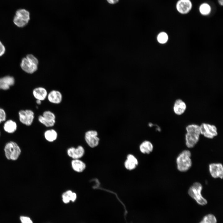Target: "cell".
<instances>
[{
	"label": "cell",
	"instance_id": "5",
	"mask_svg": "<svg viewBox=\"0 0 223 223\" xmlns=\"http://www.w3.org/2000/svg\"><path fill=\"white\" fill-rule=\"evenodd\" d=\"M4 151L7 158L9 160H17L20 155L21 149L15 142L11 141L7 143L5 146Z\"/></svg>",
	"mask_w": 223,
	"mask_h": 223
},
{
	"label": "cell",
	"instance_id": "9",
	"mask_svg": "<svg viewBox=\"0 0 223 223\" xmlns=\"http://www.w3.org/2000/svg\"><path fill=\"white\" fill-rule=\"evenodd\" d=\"M85 140L88 145L91 148L97 146L99 144V138L98 133L95 130H89L85 134Z\"/></svg>",
	"mask_w": 223,
	"mask_h": 223
},
{
	"label": "cell",
	"instance_id": "19",
	"mask_svg": "<svg viewBox=\"0 0 223 223\" xmlns=\"http://www.w3.org/2000/svg\"><path fill=\"white\" fill-rule=\"evenodd\" d=\"M71 166L73 170L78 173L82 172L86 168L85 164L79 159H73L71 162Z\"/></svg>",
	"mask_w": 223,
	"mask_h": 223
},
{
	"label": "cell",
	"instance_id": "12",
	"mask_svg": "<svg viewBox=\"0 0 223 223\" xmlns=\"http://www.w3.org/2000/svg\"><path fill=\"white\" fill-rule=\"evenodd\" d=\"M209 170L211 176L214 178H223V168L221 163H212L209 165Z\"/></svg>",
	"mask_w": 223,
	"mask_h": 223
},
{
	"label": "cell",
	"instance_id": "10",
	"mask_svg": "<svg viewBox=\"0 0 223 223\" xmlns=\"http://www.w3.org/2000/svg\"><path fill=\"white\" fill-rule=\"evenodd\" d=\"M192 7V3L190 0H178L176 5L177 12L182 15L186 14L190 12Z\"/></svg>",
	"mask_w": 223,
	"mask_h": 223
},
{
	"label": "cell",
	"instance_id": "14",
	"mask_svg": "<svg viewBox=\"0 0 223 223\" xmlns=\"http://www.w3.org/2000/svg\"><path fill=\"white\" fill-rule=\"evenodd\" d=\"M47 98L49 101L54 104H59L62 101L63 96L59 91L53 90L48 94Z\"/></svg>",
	"mask_w": 223,
	"mask_h": 223
},
{
	"label": "cell",
	"instance_id": "3",
	"mask_svg": "<svg viewBox=\"0 0 223 223\" xmlns=\"http://www.w3.org/2000/svg\"><path fill=\"white\" fill-rule=\"evenodd\" d=\"M191 154L188 150H185L181 152L176 159L178 169L181 172H185L191 167L192 162L190 158Z\"/></svg>",
	"mask_w": 223,
	"mask_h": 223
},
{
	"label": "cell",
	"instance_id": "29",
	"mask_svg": "<svg viewBox=\"0 0 223 223\" xmlns=\"http://www.w3.org/2000/svg\"><path fill=\"white\" fill-rule=\"evenodd\" d=\"M5 46L0 41V57L2 56L5 53Z\"/></svg>",
	"mask_w": 223,
	"mask_h": 223
},
{
	"label": "cell",
	"instance_id": "7",
	"mask_svg": "<svg viewBox=\"0 0 223 223\" xmlns=\"http://www.w3.org/2000/svg\"><path fill=\"white\" fill-rule=\"evenodd\" d=\"M200 127L201 134L207 138H213L218 134L217 128L214 125L203 123Z\"/></svg>",
	"mask_w": 223,
	"mask_h": 223
},
{
	"label": "cell",
	"instance_id": "25",
	"mask_svg": "<svg viewBox=\"0 0 223 223\" xmlns=\"http://www.w3.org/2000/svg\"><path fill=\"white\" fill-rule=\"evenodd\" d=\"M206 223H216L217 220L215 216L212 214H209L206 215L203 220Z\"/></svg>",
	"mask_w": 223,
	"mask_h": 223
},
{
	"label": "cell",
	"instance_id": "2",
	"mask_svg": "<svg viewBox=\"0 0 223 223\" xmlns=\"http://www.w3.org/2000/svg\"><path fill=\"white\" fill-rule=\"evenodd\" d=\"M38 63L36 57L32 54H28L22 59L20 65L25 72L32 74L37 70Z\"/></svg>",
	"mask_w": 223,
	"mask_h": 223
},
{
	"label": "cell",
	"instance_id": "26",
	"mask_svg": "<svg viewBox=\"0 0 223 223\" xmlns=\"http://www.w3.org/2000/svg\"><path fill=\"white\" fill-rule=\"evenodd\" d=\"M168 36L165 32L160 33L157 37L158 42L161 44H164L168 40Z\"/></svg>",
	"mask_w": 223,
	"mask_h": 223
},
{
	"label": "cell",
	"instance_id": "21",
	"mask_svg": "<svg viewBox=\"0 0 223 223\" xmlns=\"http://www.w3.org/2000/svg\"><path fill=\"white\" fill-rule=\"evenodd\" d=\"M153 146L150 141L146 140L140 145L139 149L141 152L143 154H149L153 150Z\"/></svg>",
	"mask_w": 223,
	"mask_h": 223
},
{
	"label": "cell",
	"instance_id": "28",
	"mask_svg": "<svg viewBox=\"0 0 223 223\" xmlns=\"http://www.w3.org/2000/svg\"><path fill=\"white\" fill-rule=\"evenodd\" d=\"M6 115L5 111L2 108H0V123L5 120Z\"/></svg>",
	"mask_w": 223,
	"mask_h": 223
},
{
	"label": "cell",
	"instance_id": "17",
	"mask_svg": "<svg viewBox=\"0 0 223 223\" xmlns=\"http://www.w3.org/2000/svg\"><path fill=\"white\" fill-rule=\"evenodd\" d=\"M33 95L37 99L42 101L47 97L48 92L44 87H39L35 88L33 90Z\"/></svg>",
	"mask_w": 223,
	"mask_h": 223
},
{
	"label": "cell",
	"instance_id": "33",
	"mask_svg": "<svg viewBox=\"0 0 223 223\" xmlns=\"http://www.w3.org/2000/svg\"><path fill=\"white\" fill-rule=\"evenodd\" d=\"M199 223H206L203 220H202Z\"/></svg>",
	"mask_w": 223,
	"mask_h": 223
},
{
	"label": "cell",
	"instance_id": "20",
	"mask_svg": "<svg viewBox=\"0 0 223 223\" xmlns=\"http://www.w3.org/2000/svg\"><path fill=\"white\" fill-rule=\"evenodd\" d=\"M77 197L76 194L70 190L66 191L62 195V200L65 203H68L70 201L74 202Z\"/></svg>",
	"mask_w": 223,
	"mask_h": 223
},
{
	"label": "cell",
	"instance_id": "22",
	"mask_svg": "<svg viewBox=\"0 0 223 223\" xmlns=\"http://www.w3.org/2000/svg\"><path fill=\"white\" fill-rule=\"evenodd\" d=\"M17 127V125L15 122L11 120L7 121L3 126L5 131L9 133L14 132L16 130Z\"/></svg>",
	"mask_w": 223,
	"mask_h": 223
},
{
	"label": "cell",
	"instance_id": "11",
	"mask_svg": "<svg viewBox=\"0 0 223 223\" xmlns=\"http://www.w3.org/2000/svg\"><path fill=\"white\" fill-rule=\"evenodd\" d=\"M19 120L23 124L30 126L34 119V113L30 110H21L19 112Z\"/></svg>",
	"mask_w": 223,
	"mask_h": 223
},
{
	"label": "cell",
	"instance_id": "34",
	"mask_svg": "<svg viewBox=\"0 0 223 223\" xmlns=\"http://www.w3.org/2000/svg\"></svg>",
	"mask_w": 223,
	"mask_h": 223
},
{
	"label": "cell",
	"instance_id": "18",
	"mask_svg": "<svg viewBox=\"0 0 223 223\" xmlns=\"http://www.w3.org/2000/svg\"><path fill=\"white\" fill-rule=\"evenodd\" d=\"M138 163L137 158L133 155L129 154L127 155L125 162V166L127 169L131 170L136 168Z\"/></svg>",
	"mask_w": 223,
	"mask_h": 223
},
{
	"label": "cell",
	"instance_id": "27",
	"mask_svg": "<svg viewBox=\"0 0 223 223\" xmlns=\"http://www.w3.org/2000/svg\"><path fill=\"white\" fill-rule=\"evenodd\" d=\"M20 220L21 223H33L32 221L28 216H21Z\"/></svg>",
	"mask_w": 223,
	"mask_h": 223
},
{
	"label": "cell",
	"instance_id": "1",
	"mask_svg": "<svg viewBox=\"0 0 223 223\" xmlns=\"http://www.w3.org/2000/svg\"><path fill=\"white\" fill-rule=\"evenodd\" d=\"M186 144L188 148H192L197 143L201 134L200 125L191 124L186 127Z\"/></svg>",
	"mask_w": 223,
	"mask_h": 223
},
{
	"label": "cell",
	"instance_id": "23",
	"mask_svg": "<svg viewBox=\"0 0 223 223\" xmlns=\"http://www.w3.org/2000/svg\"><path fill=\"white\" fill-rule=\"evenodd\" d=\"M45 139L48 142H52L57 139L58 133L55 129H51L46 130L44 133Z\"/></svg>",
	"mask_w": 223,
	"mask_h": 223
},
{
	"label": "cell",
	"instance_id": "16",
	"mask_svg": "<svg viewBox=\"0 0 223 223\" xmlns=\"http://www.w3.org/2000/svg\"><path fill=\"white\" fill-rule=\"evenodd\" d=\"M15 83L14 77L7 76L0 78V89L7 90Z\"/></svg>",
	"mask_w": 223,
	"mask_h": 223
},
{
	"label": "cell",
	"instance_id": "8",
	"mask_svg": "<svg viewBox=\"0 0 223 223\" xmlns=\"http://www.w3.org/2000/svg\"><path fill=\"white\" fill-rule=\"evenodd\" d=\"M56 116L52 112L50 111H44L42 115L38 117L39 121L47 127L53 126L55 124Z\"/></svg>",
	"mask_w": 223,
	"mask_h": 223
},
{
	"label": "cell",
	"instance_id": "15",
	"mask_svg": "<svg viewBox=\"0 0 223 223\" xmlns=\"http://www.w3.org/2000/svg\"><path fill=\"white\" fill-rule=\"evenodd\" d=\"M186 109V105L185 103L180 99H177L175 102L173 107V110L174 113L177 115L183 114Z\"/></svg>",
	"mask_w": 223,
	"mask_h": 223
},
{
	"label": "cell",
	"instance_id": "31",
	"mask_svg": "<svg viewBox=\"0 0 223 223\" xmlns=\"http://www.w3.org/2000/svg\"><path fill=\"white\" fill-rule=\"evenodd\" d=\"M218 2L219 4L221 6H222L223 5V0H218Z\"/></svg>",
	"mask_w": 223,
	"mask_h": 223
},
{
	"label": "cell",
	"instance_id": "32",
	"mask_svg": "<svg viewBox=\"0 0 223 223\" xmlns=\"http://www.w3.org/2000/svg\"><path fill=\"white\" fill-rule=\"evenodd\" d=\"M41 102L42 101L40 100H36V103L38 104H40L41 103Z\"/></svg>",
	"mask_w": 223,
	"mask_h": 223
},
{
	"label": "cell",
	"instance_id": "6",
	"mask_svg": "<svg viewBox=\"0 0 223 223\" xmlns=\"http://www.w3.org/2000/svg\"><path fill=\"white\" fill-rule=\"evenodd\" d=\"M30 13L27 10L20 9L15 12L13 21L14 24L19 27H23L28 23L30 19Z\"/></svg>",
	"mask_w": 223,
	"mask_h": 223
},
{
	"label": "cell",
	"instance_id": "4",
	"mask_svg": "<svg viewBox=\"0 0 223 223\" xmlns=\"http://www.w3.org/2000/svg\"><path fill=\"white\" fill-rule=\"evenodd\" d=\"M201 184L198 182L194 183L188 190L189 195L200 205H204L207 203V200L201 195L202 189Z\"/></svg>",
	"mask_w": 223,
	"mask_h": 223
},
{
	"label": "cell",
	"instance_id": "24",
	"mask_svg": "<svg viewBox=\"0 0 223 223\" xmlns=\"http://www.w3.org/2000/svg\"><path fill=\"white\" fill-rule=\"evenodd\" d=\"M211 11V6L207 2L202 3L199 7V11L200 14L206 16L209 15Z\"/></svg>",
	"mask_w": 223,
	"mask_h": 223
},
{
	"label": "cell",
	"instance_id": "30",
	"mask_svg": "<svg viewBox=\"0 0 223 223\" xmlns=\"http://www.w3.org/2000/svg\"><path fill=\"white\" fill-rule=\"evenodd\" d=\"M107 2L111 4H115L119 1V0H107Z\"/></svg>",
	"mask_w": 223,
	"mask_h": 223
},
{
	"label": "cell",
	"instance_id": "13",
	"mask_svg": "<svg viewBox=\"0 0 223 223\" xmlns=\"http://www.w3.org/2000/svg\"><path fill=\"white\" fill-rule=\"evenodd\" d=\"M68 155L73 159H79L84 154L85 150L81 146H79L77 148L73 147L68 148L67 151Z\"/></svg>",
	"mask_w": 223,
	"mask_h": 223
}]
</instances>
